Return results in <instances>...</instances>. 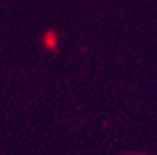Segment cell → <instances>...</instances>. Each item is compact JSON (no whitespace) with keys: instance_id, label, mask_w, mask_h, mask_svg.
I'll return each mask as SVG.
<instances>
[{"instance_id":"obj_1","label":"cell","mask_w":157,"mask_h":155,"mask_svg":"<svg viewBox=\"0 0 157 155\" xmlns=\"http://www.w3.org/2000/svg\"><path fill=\"white\" fill-rule=\"evenodd\" d=\"M131 155H142V154H131Z\"/></svg>"}]
</instances>
